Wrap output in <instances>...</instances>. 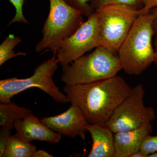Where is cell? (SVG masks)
I'll return each mask as SVG.
<instances>
[{
  "mask_svg": "<svg viewBox=\"0 0 157 157\" xmlns=\"http://www.w3.org/2000/svg\"><path fill=\"white\" fill-rule=\"evenodd\" d=\"M100 46L98 20L95 13L88 17L76 32L60 45L57 59L62 67L70 64Z\"/></svg>",
  "mask_w": 157,
  "mask_h": 157,
  "instance_id": "cell-8",
  "label": "cell"
},
{
  "mask_svg": "<svg viewBox=\"0 0 157 157\" xmlns=\"http://www.w3.org/2000/svg\"><path fill=\"white\" fill-rule=\"evenodd\" d=\"M10 2L14 6L15 9V14L12 20L9 23V25L15 22L29 23V21L26 19L23 13V6L27 0H9Z\"/></svg>",
  "mask_w": 157,
  "mask_h": 157,
  "instance_id": "cell-19",
  "label": "cell"
},
{
  "mask_svg": "<svg viewBox=\"0 0 157 157\" xmlns=\"http://www.w3.org/2000/svg\"><path fill=\"white\" fill-rule=\"evenodd\" d=\"M30 109L19 107L14 102L0 104V126L14 128V124L32 114Z\"/></svg>",
  "mask_w": 157,
  "mask_h": 157,
  "instance_id": "cell-13",
  "label": "cell"
},
{
  "mask_svg": "<svg viewBox=\"0 0 157 157\" xmlns=\"http://www.w3.org/2000/svg\"><path fill=\"white\" fill-rule=\"evenodd\" d=\"M132 89L122 77L117 75L88 84L66 85L63 91L68 102L80 109L89 124L106 125Z\"/></svg>",
  "mask_w": 157,
  "mask_h": 157,
  "instance_id": "cell-1",
  "label": "cell"
},
{
  "mask_svg": "<svg viewBox=\"0 0 157 157\" xmlns=\"http://www.w3.org/2000/svg\"><path fill=\"white\" fill-rule=\"evenodd\" d=\"M36 151V145L24 141L15 134L9 138L3 157H33Z\"/></svg>",
  "mask_w": 157,
  "mask_h": 157,
  "instance_id": "cell-14",
  "label": "cell"
},
{
  "mask_svg": "<svg viewBox=\"0 0 157 157\" xmlns=\"http://www.w3.org/2000/svg\"><path fill=\"white\" fill-rule=\"evenodd\" d=\"M152 132L148 123L137 128L114 133V157H130L139 151L144 137Z\"/></svg>",
  "mask_w": 157,
  "mask_h": 157,
  "instance_id": "cell-11",
  "label": "cell"
},
{
  "mask_svg": "<svg viewBox=\"0 0 157 157\" xmlns=\"http://www.w3.org/2000/svg\"><path fill=\"white\" fill-rule=\"evenodd\" d=\"M148 157H157V152L149 155Z\"/></svg>",
  "mask_w": 157,
  "mask_h": 157,
  "instance_id": "cell-27",
  "label": "cell"
},
{
  "mask_svg": "<svg viewBox=\"0 0 157 157\" xmlns=\"http://www.w3.org/2000/svg\"><path fill=\"white\" fill-rule=\"evenodd\" d=\"M42 121L55 132L73 138L78 136L83 140L89 124L80 109L74 104L61 114L43 117Z\"/></svg>",
  "mask_w": 157,
  "mask_h": 157,
  "instance_id": "cell-9",
  "label": "cell"
},
{
  "mask_svg": "<svg viewBox=\"0 0 157 157\" xmlns=\"http://www.w3.org/2000/svg\"><path fill=\"white\" fill-rule=\"evenodd\" d=\"M151 12L153 16L152 21L153 30L154 35H157V6L154 8Z\"/></svg>",
  "mask_w": 157,
  "mask_h": 157,
  "instance_id": "cell-21",
  "label": "cell"
},
{
  "mask_svg": "<svg viewBox=\"0 0 157 157\" xmlns=\"http://www.w3.org/2000/svg\"><path fill=\"white\" fill-rule=\"evenodd\" d=\"M153 19L151 12L141 13L119 49L122 69L128 75H140L154 61Z\"/></svg>",
  "mask_w": 157,
  "mask_h": 157,
  "instance_id": "cell-2",
  "label": "cell"
},
{
  "mask_svg": "<svg viewBox=\"0 0 157 157\" xmlns=\"http://www.w3.org/2000/svg\"><path fill=\"white\" fill-rule=\"evenodd\" d=\"M140 151L148 156L157 152V135L151 136L150 134L146 135L141 144Z\"/></svg>",
  "mask_w": 157,
  "mask_h": 157,
  "instance_id": "cell-18",
  "label": "cell"
},
{
  "mask_svg": "<svg viewBox=\"0 0 157 157\" xmlns=\"http://www.w3.org/2000/svg\"><path fill=\"white\" fill-rule=\"evenodd\" d=\"M16 135L28 143L34 140L56 144L59 142L62 135L52 131L33 113L14 124Z\"/></svg>",
  "mask_w": 157,
  "mask_h": 157,
  "instance_id": "cell-10",
  "label": "cell"
},
{
  "mask_svg": "<svg viewBox=\"0 0 157 157\" xmlns=\"http://www.w3.org/2000/svg\"><path fill=\"white\" fill-rule=\"evenodd\" d=\"M144 93L143 85H137L117 107L106 124L113 133L137 128L155 119L153 108L144 105Z\"/></svg>",
  "mask_w": 157,
  "mask_h": 157,
  "instance_id": "cell-7",
  "label": "cell"
},
{
  "mask_svg": "<svg viewBox=\"0 0 157 157\" xmlns=\"http://www.w3.org/2000/svg\"><path fill=\"white\" fill-rule=\"evenodd\" d=\"M73 9L79 11L84 16L89 17L95 13L94 9L91 5L93 0H63Z\"/></svg>",
  "mask_w": 157,
  "mask_h": 157,
  "instance_id": "cell-17",
  "label": "cell"
},
{
  "mask_svg": "<svg viewBox=\"0 0 157 157\" xmlns=\"http://www.w3.org/2000/svg\"><path fill=\"white\" fill-rule=\"evenodd\" d=\"M157 6V0H152V1L147 6H144L142 8L143 13L149 12L151 9Z\"/></svg>",
  "mask_w": 157,
  "mask_h": 157,
  "instance_id": "cell-22",
  "label": "cell"
},
{
  "mask_svg": "<svg viewBox=\"0 0 157 157\" xmlns=\"http://www.w3.org/2000/svg\"><path fill=\"white\" fill-rule=\"evenodd\" d=\"M155 49V60L154 63L157 67V35L155 37L154 41Z\"/></svg>",
  "mask_w": 157,
  "mask_h": 157,
  "instance_id": "cell-24",
  "label": "cell"
},
{
  "mask_svg": "<svg viewBox=\"0 0 157 157\" xmlns=\"http://www.w3.org/2000/svg\"><path fill=\"white\" fill-rule=\"evenodd\" d=\"M114 4H123L137 9L141 5L143 6L142 0H93L91 3L95 11L104 6Z\"/></svg>",
  "mask_w": 157,
  "mask_h": 157,
  "instance_id": "cell-16",
  "label": "cell"
},
{
  "mask_svg": "<svg viewBox=\"0 0 157 157\" xmlns=\"http://www.w3.org/2000/svg\"><path fill=\"white\" fill-rule=\"evenodd\" d=\"M22 40L19 37L10 34L0 45V66L4 64L7 61L19 56H25V52H18L15 53L13 49Z\"/></svg>",
  "mask_w": 157,
  "mask_h": 157,
  "instance_id": "cell-15",
  "label": "cell"
},
{
  "mask_svg": "<svg viewBox=\"0 0 157 157\" xmlns=\"http://www.w3.org/2000/svg\"><path fill=\"white\" fill-rule=\"evenodd\" d=\"M130 157H148V156L144 154L142 152L139 151L133 154Z\"/></svg>",
  "mask_w": 157,
  "mask_h": 157,
  "instance_id": "cell-25",
  "label": "cell"
},
{
  "mask_svg": "<svg viewBox=\"0 0 157 157\" xmlns=\"http://www.w3.org/2000/svg\"><path fill=\"white\" fill-rule=\"evenodd\" d=\"M121 70L117 54L100 45L91 53L62 67L60 79L66 85L88 84L112 78Z\"/></svg>",
  "mask_w": 157,
  "mask_h": 157,
  "instance_id": "cell-3",
  "label": "cell"
},
{
  "mask_svg": "<svg viewBox=\"0 0 157 157\" xmlns=\"http://www.w3.org/2000/svg\"><path fill=\"white\" fill-rule=\"evenodd\" d=\"M13 127H2L0 130V157H3L11 137V129Z\"/></svg>",
  "mask_w": 157,
  "mask_h": 157,
  "instance_id": "cell-20",
  "label": "cell"
},
{
  "mask_svg": "<svg viewBox=\"0 0 157 157\" xmlns=\"http://www.w3.org/2000/svg\"><path fill=\"white\" fill-rule=\"evenodd\" d=\"M50 9L42 28L43 37L36 50L49 49L56 56L61 44L73 35L83 23L82 13L63 0H49Z\"/></svg>",
  "mask_w": 157,
  "mask_h": 157,
  "instance_id": "cell-4",
  "label": "cell"
},
{
  "mask_svg": "<svg viewBox=\"0 0 157 157\" xmlns=\"http://www.w3.org/2000/svg\"><path fill=\"white\" fill-rule=\"evenodd\" d=\"M142 1L144 7V6H147L152 1V0H142Z\"/></svg>",
  "mask_w": 157,
  "mask_h": 157,
  "instance_id": "cell-26",
  "label": "cell"
},
{
  "mask_svg": "<svg viewBox=\"0 0 157 157\" xmlns=\"http://www.w3.org/2000/svg\"><path fill=\"white\" fill-rule=\"evenodd\" d=\"M100 45L117 54L138 16V9L123 4H114L97 9Z\"/></svg>",
  "mask_w": 157,
  "mask_h": 157,
  "instance_id": "cell-5",
  "label": "cell"
},
{
  "mask_svg": "<svg viewBox=\"0 0 157 157\" xmlns=\"http://www.w3.org/2000/svg\"><path fill=\"white\" fill-rule=\"evenodd\" d=\"M93 140L89 157H114V133L107 125L89 124Z\"/></svg>",
  "mask_w": 157,
  "mask_h": 157,
  "instance_id": "cell-12",
  "label": "cell"
},
{
  "mask_svg": "<svg viewBox=\"0 0 157 157\" xmlns=\"http://www.w3.org/2000/svg\"><path fill=\"white\" fill-rule=\"evenodd\" d=\"M59 62L56 56L37 66L33 76L29 78L16 77L0 80V102L8 103L15 95L32 87H37L50 96L54 101L60 104L68 103L66 94L61 92L52 79L58 68Z\"/></svg>",
  "mask_w": 157,
  "mask_h": 157,
  "instance_id": "cell-6",
  "label": "cell"
},
{
  "mask_svg": "<svg viewBox=\"0 0 157 157\" xmlns=\"http://www.w3.org/2000/svg\"><path fill=\"white\" fill-rule=\"evenodd\" d=\"M53 156L52 155L50 154L45 151L39 150L36 151L34 153L33 157H52Z\"/></svg>",
  "mask_w": 157,
  "mask_h": 157,
  "instance_id": "cell-23",
  "label": "cell"
}]
</instances>
